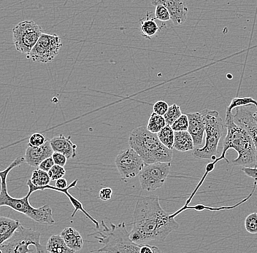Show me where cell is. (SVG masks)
Returning <instances> with one entry per match:
<instances>
[{
	"mask_svg": "<svg viewBox=\"0 0 257 253\" xmlns=\"http://www.w3.org/2000/svg\"><path fill=\"white\" fill-rule=\"evenodd\" d=\"M179 224L174 216L162 208L156 196L140 197L136 202L133 213L132 228L130 238L138 244L152 241L163 242Z\"/></svg>",
	"mask_w": 257,
	"mask_h": 253,
	"instance_id": "obj_1",
	"label": "cell"
},
{
	"mask_svg": "<svg viewBox=\"0 0 257 253\" xmlns=\"http://www.w3.org/2000/svg\"><path fill=\"white\" fill-rule=\"evenodd\" d=\"M24 163H26L24 157H18L6 170L0 171V208L8 206L17 212L25 214L28 218L40 224L54 225L55 220L53 217V212L48 204L44 205L39 208L32 206L30 202V197L32 194L28 192L23 198H15L9 194L7 184L9 173L16 167Z\"/></svg>",
	"mask_w": 257,
	"mask_h": 253,
	"instance_id": "obj_2",
	"label": "cell"
},
{
	"mask_svg": "<svg viewBox=\"0 0 257 253\" xmlns=\"http://www.w3.org/2000/svg\"><path fill=\"white\" fill-rule=\"evenodd\" d=\"M225 126L228 128L226 138L224 142L223 152L220 158L224 159L226 151L233 149L238 152V156L232 160L236 166L256 167L257 150L250 134L245 128L240 126L233 118L232 112L226 110Z\"/></svg>",
	"mask_w": 257,
	"mask_h": 253,
	"instance_id": "obj_3",
	"label": "cell"
},
{
	"mask_svg": "<svg viewBox=\"0 0 257 253\" xmlns=\"http://www.w3.org/2000/svg\"><path fill=\"white\" fill-rule=\"evenodd\" d=\"M130 148L136 151L146 164L156 162H171L172 150L168 148L158 139L157 134L141 126L130 133L128 140Z\"/></svg>",
	"mask_w": 257,
	"mask_h": 253,
	"instance_id": "obj_4",
	"label": "cell"
},
{
	"mask_svg": "<svg viewBox=\"0 0 257 253\" xmlns=\"http://www.w3.org/2000/svg\"><path fill=\"white\" fill-rule=\"evenodd\" d=\"M101 225L102 230L92 234V236L103 246L92 252H140L141 244L131 240L124 222L118 225L110 224V227H108L104 220H102Z\"/></svg>",
	"mask_w": 257,
	"mask_h": 253,
	"instance_id": "obj_5",
	"label": "cell"
},
{
	"mask_svg": "<svg viewBox=\"0 0 257 253\" xmlns=\"http://www.w3.org/2000/svg\"><path fill=\"white\" fill-rule=\"evenodd\" d=\"M201 114L206 126V142L202 148L194 149L192 156L196 159L214 160L218 152V143L224 131V124L217 111L204 110Z\"/></svg>",
	"mask_w": 257,
	"mask_h": 253,
	"instance_id": "obj_6",
	"label": "cell"
},
{
	"mask_svg": "<svg viewBox=\"0 0 257 253\" xmlns=\"http://www.w3.org/2000/svg\"><path fill=\"white\" fill-rule=\"evenodd\" d=\"M40 237V232L20 225L8 240L0 245V249L2 253H28L34 252L30 250L33 246L36 252H48L46 246L41 244Z\"/></svg>",
	"mask_w": 257,
	"mask_h": 253,
	"instance_id": "obj_7",
	"label": "cell"
},
{
	"mask_svg": "<svg viewBox=\"0 0 257 253\" xmlns=\"http://www.w3.org/2000/svg\"><path fill=\"white\" fill-rule=\"evenodd\" d=\"M42 33V27L33 20L18 23L12 30V41L17 52L28 55Z\"/></svg>",
	"mask_w": 257,
	"mask_h": 253,
	"instance_id": "obj_8",
	"label": "cell"
},
{
	"mask_svg": "<svg viewBox=\"0 0 257 253\" xmlns=\"http://www.w3.org/2000/svg\"><path fill=\"white\" fill-rule=\"evenodd\" d=\"M171 162H156L146 164L140 174L138 180L142 190L148 192H155L166 184L170 172Z\"/></svg>",
	"mask_w": 257,
	"mask_h": 253,
	"instance_id": "obj_9",
	"label": "cell"
},
{
	"mask_svg": "<svg viewBox=\"0 0 257 253\" xmlns=\"http://www.w3.org/2000/svg\"><path fill=\"white\" fill-rule=\"evenodd\" d=\"M62 47V42L60 36L42 33L28 54V58L34 62L50 63L58 55Z\"/></svg>",
	"mask_w": 257,
	"mask_h": 253,
	"instance_id": "obj_10",
	"label": "cell"
},
{
	"mask_svg": "<svg viewBox=\"0 0 257 253\" xmlns=\"http://www.w3.org/2000/svg\"><path fill=\"white\" fill-rule=\"evenodd\" d=\"M115 164L120 176L125 180L138 176L146 164L142 158L132 148L120 151L116 158Z\"/></svg>",
	"mask_w": 257,
	"mask_h": 253,
	"instance_id": "obj_11",
	"label": "cell"
},
{
	"mask_svg": "<svg viewBox=\"0 0 257 253\" xmlns=\"http://www.w3.org/2000/svg\"><path fill=\"white\" fill-rule=\"evenodd\" d=\"M236 114H233L234 122L250 134L257 150V122L254 118L253 112H250L244 106H240L236 108ZM242 171L247 176L257 180L256 167H244Z\"/></svg>",
	"mask_w": 257,
	"mask_h": 253,
	"instance_id": "obj_12",
	"label": "cell"
},
{
	"mask_svg": "<svg viewBox=\"0 0 257 253\" xmlns=\"http://www.w3.org/2000/svg\"><path fill=\"white\" fill-rule=\"evenodd\" d=\"M152 4H162L169 11L170 20L176 26L183 24L188 17V8L183 0H152Z\"/></svg>",
	"mask_w": 257,
	"mask_h": 253,
	"instance_id": "obj_13",
	"label": "cell"
},
{
	"mask_svg": "<svg viewBox=\"0 0 257 253\" xmlns=\"http://www.w3.org/2000/svg\"><path fill=\"white\" fill-rule=\"evenodd\" d=\"M54 152V151L50 146V140H47L39 147H32L28 144V148L25 151V162L30 166L37 168L42 160L52 156Z\"/></svg>",
	"mask_w": 257,
	"mask_h": 253,
	"instance_id": "obj_14",
	"label": "cell"
},
{
	"mask_svg": "<svg viewBox=\"0 0 257 253\" xmlns=\"http://www.w3.org/2000/svg\"><path fill=\"white\" fill-rule=\"evenodd\" d=\"M188 118V131L192 138L194 147L202 146L204 134L206 133V126L201 112H192L187 114Z\"/></svg>",
	"mask_w": 257,
	"mask_h": 253,
	"instance_id": "obj_15",
	"label": "cell"
},
{
	"mask_svg": "<svg viewBox=\"0 0 257 253\" xmlns=\"http://www.w3.org/2000/svg\"><path fill=\"white\" fill-rule=\"evenodd\" d=\"M50 143L54 152L64 154L68 159L77 156V146L72 142L70 136L66 138L63 134L58 135L52 138Z\"/></svg>",
	"mask_w": 257,
	"mask_h": 253,
	"instance_id": "obj_16",
	"label": "cell"
},
{
	"mask_svg": "<svg viewBox=\"0 0 257 253\" xmlns=\"http://www.w3.org/2000/svg\"><path fill=\"white\" fill-rule=\"evenodd\" d=\"M60 235L64 238L68 248H70L74 252L82 250L84 244V238L74 228H65Z\"/></svg>",
	"mask_w": 257,
	"mask_h": 253,
	"instance_id": "obj_17",
	"label": "cell"
},
{
	"mask_svg": "<svg viewBox=\"0 0 257 253\" xmlns=\"http://www.w3.org/2000/svg\"><path fill=\"white\" fill-rule=\"evenodd\" d=\"M50 180H52L47 172L44 171L39 168L34 170L31 178L28 180L26 184L28 188V192L32 194L33 192H38L40 188L45 187L50 184Z\"/></svg>",
	"mask_w": 257,
	"mask_h": 253,
	"instance_id": "obj_18",
	"label": "cell"
},
{
	"mask_svg": "<svg viewBox=\"0 0 257 253\" xmlns=\"http://www.w3.org/2000/svg\"><path fill=\"white\" fill-rule=\"evenodd\" d=\"M20 225L18 220L0 216V245L8 240Z\"/></svg>",
	"mask_w": 257,
	"mask_h": 253,
	"instance_id": "obj_19",
	"label": "cell"
},
{
	"mask_svg": "<svg viewBox=\"0 0 257 253\" xmlns=\"http://www.w3.org/2000/svg\"><path fill=\"white\" fill-rule=\"evenodd\" d=\"M174 148L183 152L194 149V144L190 132H174Z\"/></svg>",
	"mask_w": 257,
	"mask_h": 253,
	"instance_id": "obj_20",
	"label": "cell"
},
{
	"mask_svg": "<svg viewBox=\"0 0 257 253\" xmlns=\"http://www.w3.org/2000/svg\"><path fill=\"white\" fill-rule=\"evenodd\" d=\"M48 252L50 253H74V250L68 248L64 238L61 235H52L48 240L46 246Z\"/></svg>",
	"mask_w": 257,
	"mask_h": 253,
	"instance_id": "obj_21",
	"label": "cell"
},
{
	"mask_svg": "<svg viewBox=\"0 0 257 253\" xmlns=\"http://www.w3.org/2000/svg\"><path fill=\"white\" fill-rule=\"evenodd\" d=\"M77 182L78 180H76L74 181V182L71 184L69 187L66 188L64 189V190H62V192H64L65 195L68 196V198H69L71 204H72V206H74V213H72V214L71 216H72V218H74V216H76L78 211H82V212H83L84 214H85V216H86V217L90 219L94 224L96 228L100 229V224L98 222V221L94 218L92 216H90V214L86 211L82 202L79 201V200H78L77 198H74V196H72L69 192V189L76 187V184H77Z\"/></svg>",
	"mask_w": 257,
	"mask_h": 253,
	"instance_id": "obj_22",
	"label": "cell"
},
{
	"mask_svg": "<svg viewBox=\"0 0 257 253\" xmlns=\"http://www.w3.org/2000/svg\"><path fill=\"white\" fill-rule=\"evenodd\" d=\"M155 20H156L155 17L153 18L152 16H149L148 14H147L146 18L141 19V34L144 38L150 39L162 30V27L158 26Z\"/></svg>",
	"mask_w": 257,
	"mask_h": 253,
	"instance_id": "obj_23",
	"label": "cell"
},
{
	"mask_svg": "<svg viewBox=\"0 0 257 253\" xmlns=\"http://www.w3.org/2000/svg\"><path fill=\"white\" fill-rule=\"evenodd\" d=\"M166 125V119L164 116L155 114L154 112L150 114L148 122L147 128L152 133L157 134L161 131L162 128H164Z\"/></svg>",
	"mask_w": 257,
	"mask_h": 253,
	"instance_id": "obj_24",
	"label": "cell"
},
{
	"mask_svg": "<svg viewBox=\"0 0 257 253\" xmlns=\"http://www.w3.org/2000/svg\"><path fill=\"white\" fill-rule=\"evenodd\" d=\"M158 139L168 148L174 149V132L171 126L166 125L157 133Z\"/></svg>",
	"mask_w": 257,
	"mask_h": 253,
	"instance_id": "obj_25",
	"label": "cell"
},
{
	"mask_svg": "<svg viewBox=\"0 0 257 253\" xmlns=\"http://www.w3.org/2000/svg\"><path fill=\"white\" fill-rule=\"evenodd\" d=\"M248 105H254L257 110V101L252 97H244V98L237 97V98H232L231 103L226 108V110L232 111V110L236 109V108H240V106H246Z\"/></svg>",
	"mask_w": 257,
	"mask_h": 253,
	"instance_id": "obj_26",
	"label": "cell"
},
{
	"mask_svg": "<svg viewBox=\"0 0 257 253\" xmlns=\"http://www.w3.org/2000/svg\"><path fill=\"white\" fill-rule=\"evenodd\" d=\"M182 112L180 106L176 104H174L169 106L168 111L164 114V118L166 119V124L172 126V124L182 116Z\"/></svg>",
	"mask_w": 257,
	"mask_h": 253,
	"instance_id": "obj_27",
	"label": "cell"
},
{
	"mask_svg": "<svg viewBox=\"0 0 257 253\" xmlns=\"http://www.w3.org/2000/svg\"><path fill=\"white\" fill-rule=\"evenodd\" d=\"M245 228L249 234H257V212L252 213L247 216L245 220Z\"/></svg>",
	"mask_w": 257,
	"mask_h": 253,
	"instance_id": "obj_28",
	"label": "cell"
},
{
	"mask_svg": "<svg viewBox=\"0 0 257 253\" xmlns=\"http://www.w3.org/2000/svg\"><path fill=\"white\" fill-rule=\"evenodd\" d=\"M174 132L187 131L188 128V118L187 114H182L171 126Z\"/></svg>",
	"mask_w": 257,
	"mask_h": 253,
	"instance_id": "obj_29",
	"label": "cell"
},
{
	"mask_svg": "<svg viewBox=\"0 0 257 253\" xmlns=\"http://www.w3.org/2000/svg\"><path fill=\"white\" fill-rule=\"evenodd\" d=\"M154 17L156 20L162 22L170 20L169 11L162 4H157L155 6Z\"/></svg>",
	"mask_w": 257,
	"mask_h": 253,
	"instance_id": "obj_30",
	"label": "cell"
},
{
	"mask_svg": "<svg viewBox=\"0 0 257 253\" xmlns=\"http://www.w3.org/2000/svg\"><path fill=\"white\" fill-rule=\"evenodd\" d=\"M65 174H66V170L64 166L56 164L54 165V166L48 172L49 176L52 181H56L60 178H63Z\"/></svg>",
	"mask_w": 257,
	"mask_h": 253,
	"instance_id": "obj_31",
	"label": "cell"
},
{
	"mask_svg": "<svg viewBox=\"0 0 257 253\" xmlns=\"http://www.w3.org/2000/svg\"><path fill=\"white\" fill-rule=\"evenodd\" d=\"M47 141L46 136L40 133H34L30 136L28 139V146L32 147H39L42 146Z\"/></svg>",
	"mask_w": 257,
	"mask_h": 253,
	"instance_id": "obj_32",
	"label": "cell"
},
{
	"mask_svg": "<svg viewBox=\"0 0 257 253\" xmlns=\"http://www.w3.org/2000/svg\"><path fill=\"white\" fill-rule=\"evenodd\" d=\"M168 108H169V105H168L166 102L163 101V100H160V101H157L154 104L153 110L155 114L164 116V114L168 111Z\"/></svg>",
	"mask_w": 257,
	"mask_h": 253,
	"instance_id": "obj_33",
	"label": "cell"
},
{
	"mask_svg": "<svg viewBox=\"0 0 257 253\" xmlns=\"http://www.w3.org/2000/svg\"><path fill=\"white\" fill-rule=\"evenodd\" d=\"M52 158H53L54 160L55 164L60 165V166H64L68 160L66 156L58 152H54Z\"/></svg>",
	"mask_w": 257,
	"mask_h": 253,
	"instance_id": "obj_34",
	"label": "cell"
},
{
	"mask_svg": "<svg viewBox=\"0 0 257 253\" xmlns=\"http://www.w3.org/2000/svg\"><path fill=\"white\" fill-rule=\"evenodd\" d=\"M54 164V160L53 158L50 156L47 158L45 160H42V162H41L40 164L38 166V168L48 172L49 170H50Z\"/></svg>",
	"mask_w": 257,
	"mask_h": 253,
	"instance_id": "obj_35",
	"label": "cell"
},
{
	"mask_svg": "<svg viewBox=\"0 0 257 253\" xmlns=\"http://www.w3.org/2000/svg\"><path fill=\"white\" fill-rule=\"evenodd\" d=\"M112 195V190L110 188H103L99 192V198L103 202L109 201Z\"/></svg>",
	"mask_w": 257,
	"mask_h": 253,
	"instance_id": "obj_36",
	"label": "cell"
},
{
	"mask_svg": "<svg viewBox=\"0 0 257 253\" xmlns=\"http://www.w3.org/2000/svg\"><path fill=\"white\" fill-rule=\"evenodd\" d=\"M161 252V250L156 246L148 244H141L139 253H157Z\"/></svg>",
	"mask_w": 257,
	"mask_h": 253,
	"instance_id": "obj_37",
	"label": "cell"
},
{
	"mask_svg": "<svg viewBox=\"0 0 257 253\" xmlns=\"http://www.w3.org/2000/svg\"><path fill=\"white\" fill-rule=\"evenodd\" d=\"M253 117L254 118L255 122H257V110L256 112H253Z\"/></svg>",
	"mask_w": 257,
	"mask_h": 253,
	"instance_id": "obj_38",
	"label": "cell"
},
{
	"mask_svg": "<svg viewBox=\"0 0 257 253\" xmlns=\"http://www.w3.org/2000/svg\"><path fill=\"white\" fill-rule=\"evenodd\" d=\"M0 253H2V251L1 249H0Z\"/></svg>",
	"mask_w": 257,
	"mask_h": 253,
	"instance_id": "obj_39",
	"label": "cell"
}]
</instances>
